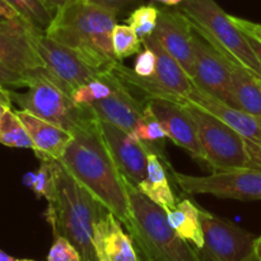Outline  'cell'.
I'll return each mask as SVG.
<instances>
[{"label":"cell","mask_w":261,"mask_h":261,"mask_svg":"<svg viewBox=\"0 0 261 261\" xmlns=\"http://www.w3.org/2000/svg\"><path fill=\"white\" fill-rule=\"evenodd\" d=\"M59 162L121 224L126 223L130 217L126 177L110 154L97 117L74 133Z\"/></svg>","instance_id":"cell-1"},{"label":"cell","mask_w":261,"mask_h":261,"mask_svg":"<svg viewBox=\"0 0 261 261\" xmlns=\"http://www.w3.org/2000/svg\"><path fill=\"white\" fill-rule=\"evenodd\" d=\"M117 14L91 0H70L54 14L45 32L102 73L119 61L111 38Z\"/></svg>","instance_id":"cell-2"},{"label":"cell","mask_w":261,"mask_h":261,"mask_svg":"<svg viewBox=\"0 0 261 261\" xmlns=\"http://www.w3.org/2000/svg\"><path fill=\"white\" fill-rule=\"evenodd\" d=\"M45 217L53 228L54 237L70 241L82 261H97L93 245L94 223L107 209L94 199L59 161L54 170V188L47 199Z\"/></svg>","instance_id":"cell-3"},{"label":"cell","mask_w":261,"mask_h":261,"mask_svg":"<svg viewBox=\"0 0 261 261\" xmlns=\"http://www.w3.org/2000/svg\"><path fill=\"white\" fill-rule=\"evenodd\" d=\"M130 217L124 227L144 261H203L198 250L176 233L167 219V212L143 195L125 180Z\"/></svg>","instance_id":"cell-4"},{"label":"cell","mask_w":261,"mask_h":261,"mask_svg":"<svg viewBox=\"0 0 261 261\" xmlns=\"http://www.w3.org/2000/svg\"><path fill=\"white\" fill-rule=\"evenodd\" d=\"M178 9L199 35L261 78V64L247 35L214 0H185Z\"/></svg>","instance_id":"cell-5"},{"label":"cell","mask_w":261,"mask_h":261,"mask_svg":"<svg viewBox=\"0 0 261 261\" xmlns=\"http://www.w3.org/2000/svg\"><path fill=\"white\" fill-rule=\"evenodd\" d=\"M41 69L30 75L27 91L14 92L10 89L13 103L71 134L96 119L91 107L75 103L73 97L51 82Z\"/></svg>","instance_id":"cell-6"},{"label":"cell","mask_w":261,"mask_h":261,"mask_svg":"<svg viewBox=\"0 0 261 261\" xmlns=\"http://www.w3.org/2000/svg\"><path fill=\"white\" fill-rule=\"evenodd\" d=\"M144 47L154 51L157 56L155 70L149 76H139L133 69L117 61L111 70L130 89L144 94L147 98H162L175 102L186 101L194 88V83L182 66L165 50L154 36L143 41Z\"/></svg>","instance_id":"cell-7"},{"label":"cell","mask_w":261,"mask_h":261,"mask_svg":"<svg viewBox=\"0 0 261 261\" xmlns=\"http://www.w3.org/2000/svg\"><path fill=\"white\" fill-rule=\"evenodd\" d=\"M182 103L195 122L205 165L214 171L252 168L244 137L193 102Z\"/></svg>","instance_id":"cell-8"},{"label":"cell","mask_w":261,"mask_h":261,"mask_svg":"<svg viewBox=\"0 0 261 261\" xmlns=\"http://www.w3.org/2000/svg\"><path fill=\"white\" fill-rule=\"evenodd\" d=\"M31 37L43 63L42 73L70 96L76 88L98 78L101 74L73 50L48 37L41 28L33 25Z\"/></svg>","instance_id":"cell-9"},{"label":"cell","mask_w":261,"mask_h":261,"mask_svg":"<svg viewBox=\"0 0 261 261\" xmlns=\"http://www.w3.org/2000/svg\"><path fill=\"white\" fill-rule=\"evenodd\" d=\"M178 188L190 195H208L241 201L261 200V170L236 168L214 171L208 176H191L171 170Z\"/></svg>","instance_id":"cell-10"},{"label":"cell","mask_w":261,"mask_h":261,"mask_svg":"<svg viewBox=\"0 0 261 261\" xmlns=\"http://www.w3.org/2000/svg\"><path fill=\"white\" fill-rule=\"evenodd\" d=\"M204 245L199 250L203 261H246L254 255L256 236L228 219L200 208Z\"/></svg>","instance_id":"cell-11"},{"label":"cell","mask_w":261,"mask_h":261,"mask_svg":"<svg viewBox=\"0 0 261 261\" xmlns=\"http://www.w3.org/2000/svg\"><path fill=\"white\" fill-rule=\"evenodd\" d=\"M194 63L191 81L196 88L231 105V66L226 54L217 50L194 30Z\"/></svg>","instance_id":"cell-12"},{"label":"cell","mask_w":261,"mask_h":261,"mask_svg":"<svg viewBox=\"0 0 261 261\" xmlns=\"http://www.w3.org/2000/svg\"><path fill=\"white\" fill-rule=\"evenodd\" d=\"M98 126L117 168L130 182L139 185L147 177L148 154H158L157 145L140 142L130 133L103 120H98Z\"/></svg>","instance_id":"cell-13"},{"label":"cell","mask_w":261,"mask_h":261,"mask_svg":"<svg viewBox=\"0 0 261 261\" xmlns=\"http://www.w3.org/2000/svg\"><path fill=\"white\" fill-rule=\"evenodd\" d=\"M32 27L22 17L0 18V61L27 76L43 68L31 37Z\"/></svg>","instance_id":"cell-14"},{"label":"cell","mask_w":261,"mask_h":261,"mask_svg":"<svg viewBox=\"0 0 261 261\" xmlns=\"http://www.w3.org/2000/svg\"><path fill=\"white\" fill-rule=\"evenodd\" d=\"M145 102L165 129L168 139L185 149L195 161L205 163L195 122L182 102L162 98H147Z\"/></svg>","instance_id":"cell-15"},{"label":"cell","mask_w":261,"mask_h":261,"mask_svg":"<svg viewBox=\"0 0 261 261\" xmlns=\"http://www.w3.org/2000/svg\"><path fill=\"white\" fill-rule=\"evenodd\" d=\"M153 36L190 76L194 63V28L180 9H160Z\"/></svg>","instance_id":"cell-16"},{"label":"cell","mask_w":261,"mask_h":261,"mask_svg":"<svg viewBox=\"0 0 261 261\" xmlns=\"http://www.w3.org/2000/svg\"><path fill=\"white\" fill-rule=\"evenodd\" d=\"M112 86V93L107 98L89 105L98 120L114 124L132 134L144 111L145 103L135 98L129 88L117 78L116 74L109 69L103 71Z\"/></svg>","instance_id":"cell-17"},{"label":"cell","mask_w":261,"mask_h":261,"mask_svg":"<svg viewBox=\"0 0 261 261\" xmlns=\"http://www.w3.org/2000/svg\"><path fill=\"white\" fill-rule=\"evenodd\" d=\"M93 245L97 261H140L130 234L110 211L94 223Z\"/></svg>","instance_id":"cell-18"},{"label":"cell","mask_w":261,"mask_h":261,"mask_svg":"<svg viewBox=\"0 0 261 261\" xmlns=\"http://www.w3.org/2000/svg\"><path fill=\"white\" fill-rule=\"evenodd\" d=\"M186 101L193 102L196 106L211 112L224 124L236 130L241 137H244L247 145H261V117L228 106L195 86Z\"/></svg>","instance_id":"cell-19"},{"label":"cell","mask_w":261,"mask_h":261,"mask_svg":"<svg viewBox=\"0 0 261 261\" xmlns=\"http://www.w3.org/2000/svg\"><path fill=\"white\" fill-rule=\"evenodd\" d=\"M33 142V152L40 161H60L73 134L24 110H15Z\"/></svg>","instance_id":"cell-20"},{"label":"cell","mask_w":261,"mask_h":261,"mask_svg":"<svg viewBox=\"0 0 261 261\" xmlns=\"http://www.w3.org/2000/svg\"><path fill=\"white\" fill-rule=\"evenodd\" d=\"M226 55L229 58V66H231V105L229 106L261 117V78L241 65L233 56L228 54Z\"/></svg>","instance_id":"cell-21"},{"label":"cell","mask_w":261,"mask_h":261,"mask_svg":"<svg viewBox=\"0 0 261 261\" xmlns=\"http://www.w3.org/2000/svg\"><path fill=\"white\" fill-rule=\"evenodd\" d=\"M137 188L143 195L147 196L166 212L172 211L177 204V199L171 189L165 167L161 163L160 155L155 153L148 154L147 177Z\"/></svg>","instance_id":"cell-22"},{"label":"cell","mask_w":261,"mask_h":261,"mask_svg":"<svg viewBox=\"0 0 261 261\" xmlns=\"http://www.w3.org/2000/svg\"><path fill=\"white\" fill-rule=\"evenodd\" d=\"M167 219L178 236L190 242L198 251L203 249L204 234L200 221V208L193 201L189 199L178 201L172 211L167 212Z\"/></svg>","instance_id":"cell-23"},{"label":"cell","mask_w":261,"mask_h":261,"mask_svg":"<svg viewBox=\"0 0 261 261\" xmlns=\"http://www.w3.org/2000/svg\"><path fill=\"white\" fill-rule=\"evenodd\" d=\"M0 144L10 148H25L33 150V142L22 120L13 109L5 111L0 120Z\"/></svg>","instance_id":"cell-24"},{"label":"cell","mask_w":261,"mask_h":261,"mask_svg":"<svg viewBox=\"0 0 261 261\" xmlns=\"http://www.w3.org/2000/svg\"><path fill=\"white\" fill-rule=\"evenodd\" d=\"M15 12L31 24L46 31L54 14L41 0H5Z\"/></svg>","instance_id":"cell-25"},{"label":"cell","mask_w":261,"mask_h":261,"mask_svg":"<svg viewBox=\"0 0 261 261\" xmlns=\"http://www.w3.org/2000/svg\"><path fill=\"white\" fill-rule=\"evenodd\" d=\"M112 48L119 61L140 53L142 41L129 24H116L112 30Z\"/></svg>","instance_id":"cell-26"},{"label":"cell","mask_w":261,"mask_h":261,"mask_svg":"<svg viewBox=\"0 0 261 261\" xmlns=\"http://www.w3.org/2000/svg\"><path fill=\"white\" fill-rule=\"evenodd\" d=\"M111 93V83H110V81L106 78L103 71H102L98 75V78L92 79L91 82L76 88L73 92V94H71V97H73L75 103L89 106V105H93L96 102L107 98Z\"/></svg>","instance_id":"cell-27"},{"label":"cell","mask_w":261,"mask_h":261,"mask_svg":"<svg viewBox=\"0 0 261 261\" xmlns=\"http://www.w3.org/2000/svg\"><path fill=\"white\" fill-rule=\"evenodd\" d=\"M132 135L137 138L138 140H140V142L148 143V144H155V143L168 139L165 129H163L162 125L160 124V121H158L157 117L154 116V114H153L152 110L149 109L147 103H145L144 111H143L142 116H140Z\"/></svg>","instance_id":"cell-28"},{"label":"cell","mask_w":261,"mask_h":261,"mask_svg":"<svg viewBox=\"0 0 261 261\" xmlns=\"http://www.w3.org/2000/svg\"><path fill=\"white\" fill-rule=\"evenodd\" d=\"M158 15H160V9L150 4L137 8L127 18V24L134 30L142 43L145 38L152 36L154 32Z\"/></svg>","instance_id":"cell-29"},{"label":"cell","mask_w":261,"mask_h":261,"mask_svg":"<svg viewBox=\"0 0 261 261\" xmlns=\"http://www.w3.org/2000/svg\"><path fill=\"white\" fill-rule=\"evenodd\" d=\"M55 162L56 161H41L37 173L32 176L30 186L38 198L47 199L53 191Z\"/></svg>","instance_id":"cell-30"},{"label":"cell","mask_w":261,"mask_h":261,"mask_svg":"<svg viewBox=\"0 0 261 261\" xmlns=\"http://www.w3.org/2000/svg\"><path fill=\"white\" fill-rule=\"evenodd\" d=\"M47 261H82V256L70 241L65 237L56 236L47 254Z\"/></svg>","instance_id":"cell-31"},{"label":"cell","mask_w":261,"mask_h":261,"mask_svg":"<svg viewBox=\"0 0 261 261\" xmlns=\"http://www.w3.org/2000/svg\"><path fill=\"white\" fill-rule=\"evenodd\" d=\"M155 65H157V56L154 51L144 47V50L140 51L138 58L135 59L133 71L139 76H149L154 73Z\"/></svg>","instance_id":"cell-32"},{"label":"cell","mask_w":261,"mask_h":261,"mask_svg":"<svg viewBox=\"0 0 261 261\" xmlns=\"http://www.w3.org/2000/svg\"><path fill=\"white\" fill-rule=\"evenodd\" d=\"M0 84L7 88H27L30 76L13 70L0 61Z\"/></svg>","instance_id":"cell-33"},{"label":"cell","mask_w":261,"mask_h":261,"mask_svg":"<svg viewBox=\"0 0 261 261\" xmlns=\"http://www.w3.org/2000/svg\"><path fill=\"white\" fill-rule=\"evenodd\" d=\"M232 17H233V15H232ZM233 20L246 35L252 36V37H255L261 42V23H255L251 22V20H247L239 17H233Z\"/></svg>","instance_id":"cell-34"},{"label":"cell","mask_w":261,"mask_h":261,"mask_svg":"<svg viewBox=\"0 0 261 261\" xmlns=\"http://www.w3.org/2000/svg\"><path fill=\"white\" fill-rule=\"evenodd\" d=\"M91 2L96 3V4L101 5V7L107 8L110 10H115V12L119 13L120 10L126 8L127 5L133 4L137 0H91Z\"/></svg>","instance_id":"cell-35"},{"label":"cell","mask_w":261,"mask_h":261,"mask_svg":"<svg viewBox=\"0 0 261 261\" xmlns=\"http://www.w3.org/2000/svg\"><path fill=\"white\" fill-rule=\"evenodd\" d=\"M12 97H10V89L0 84V120L5 111L12 109Z\"/></svg>","instance_id":"cell-36"},{"label":"cell","mask_w":261,"mask_h":261,"mask_svg":"<svg viewBox=\"0 0 261 261\" xmlns=\"http://www.w3.org/2000/svg\"><path fill=\"white\" fill-rule=\"evenodd\" d=\"M247 152L251 160L252 168L261 170V145H247Z\"/></svg>","instance_id":"cell-37"},{"label":"cell","mask_w":261,"mask_h":261,"mask_svg":"<svg viewBox=\"0 0 261 261\" xmlns=\"http://www.w3.org/2000/svg\"><path fill=\"white\" fill-rule=\"evenodd\" d=\"M0 17L7 18V19H13V18L19 17V14L5 0H0Z\"/></svg>","instance_id":"cell-38"},{"label":"cell","mask_w":261,"mask_h":261,"mask_svg":"<svg viewBox=\"0 0 261 261\" xmlns=\"http://www.w3.org/2000/svg\"><path fill=\"white\" fill-rule=\"evenodd\" d=\"M41 2L45 4V7L47 8L53 14H55L63 5H65L66 3H69L70 0H41Z\"/></svg>","instance_id":"cell-39"},{"label":"cell","mask_w":261,"mask_h":261,"mask_svg":"<svg viewBox=\"0 0 261 261\" xmlns=\"http://www.w3.org/2000/svg\"><path fill=\"white\" fill-rule=\"evenodd\" d=\"M247 37H249V41H250V45H251V47L254 48L255 54H256L257 59H259L260 64H261V42L259 40H256L255 37H252V36H249L247 35Z\"/></svg>","instance_id":"cell-40"},{"label":"cell","mask_w":261,"mask_h":261,"mask_svg":"<svg viewBox=\"0 0 261 261\" xmlns=\"http://www.w3.org/2000/svg\"><path fill=\"white\" fill-rule=\"evenodd\" d=\"M153 3H160V4L166 5V7H177L182 4L185 0H152Z\"/></svg>","instance_id":"cell-41"},{"label":"cell","mask_w":261,"mask_h":261,"mask_svg":"<svg viewBox=\"0 0 261 261\" xmlns=\"http://www.w3.org/2000/svg\"><path fill=\"white\" fill-rule=\"evenodd\" d=\"M254 254L256 255V257H257V259L261 260V236L256 237V240H255Z\"/></svg>","instance_id":"cell-42"},{"label":"cell","mask_w":261,"mask_h":261,"mask_svg":"<svg viewBox=\"0 0 261 261\" xmlns=\"http://www.w3.org/2000/svg\"><path fill=\"white\" fill-rule=\"evenodd\" d=\"M0 261H18V259L10 256V255H8L7 252H4L3 250H0Z\"/></svg>","instance_id":"cell-43"},{"label":"cell","mask_w":261,"mask_h":261,"mask_svg":"<svg viewBox=\"0 0 261 261\" xmlns=\"http://www.w3.org/2000/svg\"><path fill=\"white\" fill-rule=\"evenodd\" d=\"M246 261H261V260H259V259H257V257H256V255H252V256H250L249 257V259H247Z\"/></svg>","instance_id":"cell-44"},{"label":"cell","mask_w":261,"mask_h":261,"mask_svg":"<svg viewBox=\"0 0 261 261\" xmlns=\"http://www.w3.org/2000/svg\"><path fill=\"white\" fill-rule=\"evenodd\" d=\"M18 261H33V260H27V259H18Z\"/></svg>","instance_id":"cell-45"},{"label":"cell","mask_w":261,"mask_h":261,"mask_svg":"<svg viewBox=\"0 0 261 261\" xmlns=\"http://www.w3.org/2000/svg\"><path fill=\"white\" fill-rule=\"evenodd\" d=\"M0 18H3V17H0Z\"/></svg>","instance_id":"cell-46"}]
</instances>
